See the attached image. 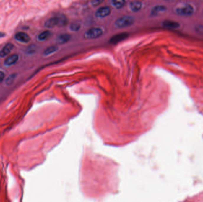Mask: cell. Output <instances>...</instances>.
I'll return each instance as SVG.
<instances>
[{
  "mask_svg": "<svg viewBox=\"0 0 203 202\" xmlns=\"http://www.w3.org/2000/svg\"><path fill=\"white\" fill-rule=\"evenodd\" d=\"M175 12L176 14L181 16H189L194 14V7L188 3H183L178 5L175 9Z\"/></svg>",
  "mask_w": 203,
  "mask_h": 202,
  "instance_id": "cell-1",
  "label": "cell"
},
{
  "mask_svg": "<svg viewBox=\"0 0 203 202\" xmlns=\"http://www.w3.org/2000/svg\"><path fill=\"white\" fill-rule=\"evenodd\" d=\"M134 22V19L132 17L126 16H123L119 19H118L115 22V26L118 28L122 29L127 27L128 26H131Z\"/></svg>",
  "mask_w": 203,
  "mask_h": 202,
  "instance_id": "cell-2",
  "label": "cell"
},
{
  "mask_svg": "<svg viewBox=\"0 0 203 202\" xmlns=\"http://www.w3.org/2000/svg\"><path fill=\"white\" fill-rule=\"evenodd\" d=\"M103 35V30L99 27L92 28L86 32L85 37L87 39H96Z\"/></svg>",
  "mask_w": 203,
  "mask_h": 202,
  "instance_id": "cell-3",
  "label": "cell"
},
{
  "mask_svg": "<svg viewBox=\"0 0 203 202\" xmlns=\"http://www.w3.org/2000/svg\"><path fill=\"white\" fill-rule=\"evenodd\" d=\"M128 36V34L127 33H118L117 35H115L113 36L109 40V43L111 44H117L120 42H122V40L126 39Z\"/></svg>",
  "mask_w": 203,
  "mask_h": 202,
  "instance_id": "cell-4",
  "label": "cell"
},
{
  "mask_svg": "<svg viewBox=\"0 0 203 202\" xmlns=\"http://www.w3.org/2000/svg\"><path fill=\"white\" fill-rule=\"evenodd\" d=\"M111 13V9L108 7H103L99 8L96 12V16L98 18L102 19L108 16Z\"/></svg>",
  "mask_w": 203,
  "mask_h": 202,
  "instance_id": "cell-5",
  "label": "cell"
},
{
  "mask_svg": "<svg viewBox=\"0 0 203 202\" xmlns=\"http://www.w3.org/2000/svg\"><path fill=\"white\" fill-rule=\"evenodd\" d=\"M14 37L16 40L24 43H27L30 40V36L27 33L24 32L17 33Z\"/></svg>",
  "mask_w": 203,
  "mask_h": 202,
  "instance_id": "cell-6",
  "label": "cell"
},
{
  "mask_svg": "<svg viewBox=\"0 0 203 202\" xmlns=\"http://www.w3.org/2000/svg\"><path fill=\"white\" fill-rule=\"evenodd\" d=\"M58 17L55 16L49 19L45 23V26L47 29H52L55 26H58Z\"/></svg>",
  "mask_w": 203,
  "mask_h": 202,
  "instance_id": "cell-7",
  "label": "cell"
},
{
  "mask_svg": "<svg viewBox=\"0 0 203 202\" xmlns=\"http://www.w3.org/2000/svg\"><path fill=\"white\" fill-rule=\"evenodd\" d=\"M14 47V45L11 43H7L3 48L0 50V57L1 58H4L6 56H7L13 50Z\"/></svg>",
  "mask_w": 203,
  "mask_h": 202,
  "instance_id": "cell-8",
  "label": "cell"
},
{
  "mask_svg": "<svg viewBox=\"0 0 203 202\" xmlns=\"http://www.w3.org/2000/svg\"><path fill=\"white\" fill-rule=\"evenodd\" d=\"M19 60V56L17 54L12 55L6 59L4 60V65L7 67L11 66L17 63Z\"/></svg>",
  "mask_w": 203,
  "mask_h": 202,
  "instance_id": "cell-9",
  "label": "cell"
},
{
  "mask_svg": "<svg viewBox=\"0 0 203 202\" xmlns=\"http://www.w3.org/2000/svg\"><path fill=\"white\" fill-rule=\"evenodd\" d=\"M71 39V36L67 33H62L56 38V42L58 44L62 45L69 42Z\"/></svg>",
  "mask_w": 203,
  "mask_h": 202,
  "instance_id": "cell-10",
  "label": "cell"
},
{
  "mask_svg": "<svg viewBox=\"0 0 203 202\" xmlns=\"http://www.w3.org/2000/svg\"><path fill=\"white\" fill-rule=\"evenodd\" d=\"M162 25L164 27L169 29H176L179 27L180 24L176 22L170 21V20H166L163 22Z\"/></svg>",
  "mask_w": 203,
  "mask_h": 202,
  "instance_id": "cell-11",
  "label": "cell"
},
{
  "mask_svg": "<svg viewBox=\"0 0 203 202\" xmlns=\"http://www.w3.org/2000/svg\"><path fill=\"white\" fill-rule=\"evenodd\" d=\"M166 10V7L164 6L159 5V6H156L154 7L152 11H151V14L153 16H157Z\"/></svg>",
  "mask_w": 203,
  "mask_h": 202,
  "instance_id": "cell-12",
  "label": "cell"
},
{
  "mask_svg": "<svg viewBox=\"0 0 203 202\" xmlns=\"http://www.w3.org/2000/svg\"><path fill=\"white\" fill-rule=\"evenodd\" d=\"M142 7V4L140 1H133L131 3L129 8L132 12H138Z\"/></svg>",
  "mask_w": 203,
  "mask_h": 202,
  "instance_id": "cell-13",
  "label": "cell"
},
{
  "mask_svg": "<svg viewBox=\"0 0 203 202\" xmlns=\"http://www.w3.org/2000/svg\"><path fill=\"white\" fill-rule=\"evenodd\" d=\"M112 6L116 9H122L125 4V0H112Z\"/></svg>",
  "mask_w": 203,
  "mask_h": 202,
  "instance_id": "cell-14",
  "label": "cell"
},
{
  "mask_svg": "<svg viewBox=\"0 0 203 202\" xmlns=\"http://www.w3.org/2000/svg\"><path fill=\"white\" fill-rule=\"evenodd\" d=\"M51 36V32L49 30H45L41 32L38 36V40L39 41H44L47 40Z\"/></svg>",
  "mask_w": 203,
  "mask_h": 202,
  "instance_id": "cell-15",
  "label": "cell"
},
{
  "mask_svg": "<svg viewBox=\"0 0 203 202\" xmlns=\"http://www.w3.org/2000/svg\"><path fill=\"white\" fill-rule=\"evenodd\" d=\"M58 49V47L56 46H52L48 47L43 52V55L45 56H48L56 52Z\"/></svg>",
  "mask_w": 203,
  "mask_h": 202,
  "instance_id": "cell-16",
  "label": "cell"
},
{
  "mask_svg": "<svg viewBox=\"0 0 203 202\" xmlns=\"http://www.w3.org/2000/svg\"><path fill=\"white\" fill-rule=\"evenodd\" d=\"M58 20H59V23H58V26L59 27H63L65 26L66 23H67V19L66 17L63 15H59L58 16Z\"/></svg>",
  "mask_w": 203,
  "mask_h": 202,
  "instance_id": "cell-17",
  "label": "cell"
},
{
  "mask_svg": "<svg viewBox=\"0 0 203 202\" xmlns=\"http://www.w3.org/2000/svg\"><path fill=\"white\" fill-rule=\"evenodd\" d=\"M81 25L78 23H72L70 26V29L71 31L73 32H77L80 29Z\"/></svg>",
  "mask_w": 203,
  "mask_h": 202,
  "instance_id": "cell-18",
  "label": "cell"
},
{
  "mask_svg": "<svg viewBox=\"0 0 203 202\" xmlns=\"http://www.w3.org/2000/svg\"><path fill=\"white\" fill-rule=\"evenodd\" d=\"M16 77V75L15 74H13V75H10L9 78H7V80H6V84H7V85H10V84H12L13 83V81H14V80Z\"/></svg>",
  "mask_w": 203,
  "mask_h": 202,
  "instance_id": "cell-19",
  "label": "cell"
},
{
  "mask_svg": "<svg viewBox=\"0 0 203 202\" xmlns=\"http://www.w3.org/2000/svg\"><path fill=\"white\" fill-rule=\"evenodd\" d=\"M105 0H92V4L94 7H96L102 4Z\"/></svg>",
  "mask_w": 203,
  "mask_h": 202,
  "instance_id": "cell-20",
  "label": "cell"
},
{
  "mask_svg": "<svg viewBox=\"0 0 203 202\" xmlns=\"http://www.w3.org/2000/svg\"><path fill=\"white\" fill-rule=\"evenodd\" d=\"M36 50V47L35 46H31L27 49V53H33Z\"/></svg>",
  "mask_w": 203,
  "mask_h": 202,
  "instance_id": "cell-21",
  "label": "cell"
},
{
  "mask_svg": "<svg viewBox=\"0 0 203 202\" xmlns=\"http://www.w3.org/2000/svg\"><path fill=\"white\" fill-rule=\"evenodd\" d=\"M4 73L3 71H0V84H1L4 78Z\"/></svg>",
  "mask_w": 203,
  "mask_h": 202,
  "instance_id": "cell-22",
  "label": "cell"
},
{
  "mask_svg": "<svg viewBox=\"0 0 203 202\" xmlns=\"http://www.w3.org/2000/svg\"><path fill=\"white\" fill-rule=\"evenodd\" d=\"M4 36H5V33L0 32V37H3Z\"/></svg>",
  "mask_w": 203,
  "mask_h": 202,
  "instance_id": "cell-23",
  "label": "cell"
},
{
  "mask_svg": "<svg viewBox=\"0 0 203 202\" xmlns=\"http://www.w3.org/2000/svg\"><path fill=\"white\" fill-rule=\"evenodd\" d=\"M167 1H172V0H166Z\"/></svg>",
  "mask_w": 203,
  "mask_h": 202,
  "instance_id": "cell-24",
  "label": "cell"
}]
</instances>
